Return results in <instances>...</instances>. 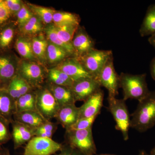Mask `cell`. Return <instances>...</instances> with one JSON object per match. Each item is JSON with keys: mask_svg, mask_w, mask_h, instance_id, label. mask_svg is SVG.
I'll return each instance as SVG.
<instances>
[{"mask_svg": "<svg viewBox=\"0 0 155 155\" xmlns=\"http://www.w3.org/2000/svg\"><path fill=\"white\" fill-rule=\"evenodd\" d=\"M104 92L100 89L92 95L79 107V119L99 115L103 106Z\"/></svg>", "mask_w": 155, "mask_h": 155, "instance_id": "7c38bea8", "label": "cell"}, {"mask_svg": "<svg viewBox=\"0 0 155 155\" xmlns=\"http://www.w3.org/2000/svg\"><path fill=\"white\" fill-rule=\"evenodd\" d=\"M47 59L50 63L54 64L61 62L70 57L64 49L49 42L47 50Z\"/></svg>", "mask_w": 155, "mask_h": 155, "instance_id": "484cf974", "label": "cell"}, {"mask_svg": "<svg viewBox=\"0 0 155 155\" xmlns=\"http://www.w3.org/2000/svg\"><path fill=\"white\" fill-rule=\"evenodd\" d=\"M54 155H85L78 150L74 148L67 143L63 144L62 148L59 153Z\"/></svg>", "mask_w": 155, "mask_h": 155, "instance_id": "ab89813d", "label": "cell"}, {"mask_svg": "<svg viewBox=\"0 0 155 155\" xmlns=\"http://www.w3.org/2000/svg\"><path fill=\"white\" fill-rule=\"evenodd\" d=\"M17 112L16 101L9 94L7 89L0 88V116L11 123Z\"/></svg>", "mask_w": 155, "mask_h": 155, "instance_id": "e0dca14e", "label": "cell"}, {"mask_svg": "<svg viewBox=\"0 0 155 155\" xmlns=\"http://www.w3.org/2000/svg\"><path fill=\"white\" fill-rule=\"evenodd\" d=\"M108 110L113 115L116 122V130L122 132L123 139L126 141L129 138L128 131L130 125L129 112L125 101L116 97L108 96Z\"/></svg>", "mask_w": 155, "mask_h": 155, "instance_id": "277c9868", "label": "cell"}, {"mask_svg": "<svg viewBox=\"0 0 155 155\" xmlns=\"http://www.w3.org/2000/svg\"><path fill=\"white\" fill-rule=\"evenodd\" d=\"M46 87L54 97L60 107L67 105L74 104L76 102L71 88L50 83Z\"/></svg>", "mask_w": 155, "mask_h": 155, "instance_id": "ac0fdd59", "label": "cell"}, {"mask_svg": "<svg viewBox=\"0 0 155 155\" xmlns=\"http://www.w3.org/2000/svg\"><path fill=\"white\" fill-rule=\"evenodd\" d=\"M63 146L52 138L34 137L26 144L22 155H54Z\"/></svg>", "mask_w": 155, "mask_h": 155, "instance_id": "52a82bcc", "label": "cell"}, {"mask_svg": "<svg viewBox=\"0 0 155 155\" xmlns=\"http://www.w3.org/2000/svg\"><path fill=\"white\" fill-rule=\"evenodd\" d=\"M3 151V148L2 147H0V155H2Z\"/></svg>", "mask_w": 155, "mask_h": 155, "instance_id": "bcb514c9", "label": "cell"}, {"mask_svg": "<svg viewBox=\"0 0 155 155\" xmlns=\"http://www.w3.org/2000/svg\"><path fill=\"white\" fill-rule=\"evenodd\" d=\"M17 15L18 24L19 27L21 28L30 20L34 15L30 10L23 4Z\"/></svg>", "mask_w": 155, "mask_h": 155, "instance_id": "e575fe53", "label": "cell"}, {"mask_svg": "<svg viewBox=\"0 0 155 155\" xmlns=\"http://www.w3.org/2000/svg\"><path fill=\"white\" fill-rule=\"evenodd\" d=\"M32 51L35 57L41 61L47 60V50L48 42L42 34L34 38L31 41Z\"/></svg>", "mask_w": 155, "mask_h": 155, "instance_id": "cb8c5ba5", "label": "cell"}, {"mask_svg": "<svg viewBox=\"0 0 155 155\" xmlns=\"http://www.w3.org/2000/svg\"><path fill=\"white\" fill-rule=\"evenodd\" d=\"M56 68L67 74L74 82L87 78H94L84 69L78 58L75 57L67 58Z\"/></svg>", "mask_w": 155, "mask_h": 155, "instance_id": "30bf717a", "label": "cell"}, {"mask_svg": "<svg viewBox=\"0 0 155 155\" xmlns=\"http://www.w3.org/2000/svg\"><path fill=\"white\" fill-rule=\"evenodd\" d=\"M11 15V13L4 1L0 0V25L6 22Z\"/></svg>", "mask_w": 155, "mask_h": 155, "instance_id": "f35d334b", "label": "cell"}, {"mask_svg": "<svg viewBox=\"0 0 155 155\" xmlns=\"http://www.w3.org/2000/svg\"><path fill=\"white\" fill-rule=\"evenodd\" d=\"M101 87L97 81L91 78L74 82L71 89L75 101L84 102Z\"/></svg>", "mask_w": 155, "mask_h": 155, "instance_id": "8fae6325", "label": "cell"}, {"mask_svg": "<svg viewBox=\"0 0 155 155\" xmlns=\"http://www.w3.org/2000/svg\"><path fill=\"white\" fill-rule=\"evenodd\" d=\"M6 5L12 14H17L22 8L23 3L20 0H5Z\"/></svg>", "mask_w": 155, "mask_h": 155, "instance_id": "8d00e7d4", "label": "cell"}, {"mask_svg": "<svg viewBox=\"0 0 155 155\" xmlns=\"http://www.w3.org/2000/svg\"><path fill=\"white\" fill-rule=\"evenodd\" d=\"M36 107L41 115L47 121L55 118L60 107L46 87L36 90Z\"/></svg>", "mask_w": 155, "mask_h": 155, "instance_id": "8992f818", "label": "cell"}, {"mask_svg": "<svg viewBox=\"0 0 155 155\" xmlns=\"http://www.w3.org/2000/svg\"><path fill=\"white\" fill-rule=\"evenodd\" d=\"M131 117L130 127L139 132H145L155 126V91H150L146 97L139 101Z\"/></svg>", "mask_w": 155, "mask_h": 155, "instance_id": "6da1fadb", "label": "cell"}, {"mask_svg": "<svg viewBox=\"0 0 155 155\" xmlns=\"http://www.w3.org/2000/svg\"><path fill=\"white\" fill-rule=\"evenodd\" d=\"M47 78L49 83L58 86L71 88L74 83V81L67 74L56 68L49 70Z\"/></svg>", "mask_w": 155, "mask_h": 155, "instance_id": "603a6c76", "label": "cell"}, {"mask_svg": "<svg viewBox=\"0 0 155 155\" xmlns=\"http://www.w3.org/2000/svg\"><path fill=\"white\" fill-rule=\"evenodd\" d=\"M54 25H79L80 19L76 14L67 12H56L53 16Z\"/></svg>", "mask_w": 155, "mask_h": 155, "instance_id": "d4e9b609", "label": "cell"}, {"mask_svg": "<svg viewBox=\"0 0 155 155\" xmlns=\"http://www.w3.org/2000/svg\"><path fill=\"white\" fill-rule=\"evenodd\" d=\"M148 41L150 44L152 45L155 48V34L150 37L148 39Z\"/></svg>", "mask_w": 155, "mask_h": 155, "instance_id": "b9f144b4", "label": "cell"}, {"mask_svg": "<svg viewBox=\"0 0 155 155\" xmlns=\"http://www.w3.org/2000/svg\"><path fill=\"white\" fill-rule=\"evenodd\" d=\"M150 72L152 78L155 81V57L153 58L150 64Z\"/></svg>", "mask_w": 155, "mask_h": 155, "instance_id": "60d3db41", "label": "cell"}, {"mask_svg": "<svg viewBox=\"0 0 155 155\" xmlns=\"http://www.w3.org/2000/svg\"><path fill=\"white\" fill-rule=\"evenodd\" d=\"M64 143L76 149L85 155H96L97 148L92 127L81 130H66Z\"/></svg>", "mask_w": 155, "mask_h": 155, "instance_id": "3957f363", "label": "cell"}, {"mask_svg": "<svg viewBox=\"0 0 155 155\" xmlns=\"http://www.w3.org/2000/svg\"><path fill=\"white\" fill-rule=\"evenodd\" d=\"M138 155H148V154L146 152L143 150H142L139 153Z\"/></svg>", "mask_w": 155, "mask_h": 155, "instance_id": "ee69618b", "label": "cell"}, {"mask_svg": "<svg viewBox=\"0 0 155 155\" xmlns=\"http://www.w3.org/2000/svg\"><path fill=\"white\" fill-rule=\"evenodd\" d=\"M16 78L17 79V86L19 88L21 96L23 95L34 91L32 87L24 79L17 75H16Z\"/></svg>", "mask_w": 155, "mask_h": 155, "instance_id": "74e56055", "label": "cell"}, {"mask_svg": "<svg viewBox=\"0 0 155 155\" xmlns=\"http://www.w3.org/2000/svg\"><path fill=\"white\" fill-rule=\"evenodd\" d=\"M72 44L76 58H79L95 48L94 40L79 26L73 37Z\"/></svg>", "mask_w": 155, "mask_h": 155, "instance_id": "5bb4252c", "label": "cell"}, {"mask_svg": "<svg viewBox=\"0 0 155 155\" xmlns=\"http://www.w3.org/2000/svg\"><path fill=\"white\" fill-rule=\"evenodd\" d=\"M112 55L113 53L110 50L94 48L77 58L86 71L97 80L106 63Z\"/></svg>", "mask_w": 155, "mask_h": 155, "instance_id": "5b68a950", "label": "cell"}, {"mask_svg": "<svg viewBox=\"0 0 155 155\" xmlns=\"http://www.w3.org/2000/svg\"><path fill=\"white\" fill-rule=\"evenodd\" d=\"M96 155H116L110 154H101Z\"/></svg>", "mask_w": 155, "mask_h": 155, "instance_id": "7dc6e473", "label": "cell"}, {"mask_svg": "<svg viewBox=\"0 0 155 155\" xmlns=\"http://www.w3.org/2000/svg\"><path fill=\"white\" fill-rule=\"evenodd\" d=\"M7 90L11 97L16 102L21 96L19 92V88L17 86L16 76L13 78L9 84Z\"/></svg>", "mask_w": 155, "mask_h": 155, "instance_id": "d590c367", "label": "cell"}, {"mask_svg": "<svg viewBox=\"0 0 155 155\" xmlns=\"http://www.w3.org/2000/svg\"><path fill=\"white\" fill-rule=\"evenodd\" d=\"M10 122L0 116V147L7 143L12 139L9 129Z\"/></svg>", "mask_w": 155, "mask_h": 155, "instance_id": "d6a6232c", "label": "cell"}, {"mask_svg": "<svg viewBox=\"0 0 155 155\" xmlns=\"http://www.w3.org/2000/svg\"><path fill=\"white\" fill-rule=\"evenodd\" d=\"M17 75L25 80L33 89L42 87L45 75L38 64L30 61H22L17 69Z\"/></svg>", "mask_w": 155, "mask_h": 155, "instance_id": "ba28073f", "label": "cell"}, {"mask_svg": "<svg viewBox=\"0 0 155 155\" xmlns=\"http://www.w3.org/2000/svg\"><path fill=\"white\" fill-rule=\"evenodd\" d=\"M16 113L26 111L38 112L36 107V91H33L21 96L16 101Z\"/></svg>", "mask_w": 155, "mask_h": 155, "instance_id": "7402d4cb", "label": "cell"}, {"mask_svg": "<svg viewBox=\"0 0 155 155\" xmlns=\"http://www.w3.org/2000/svg\"><path fill=\"white\" fill-rule=\"evenodd\" d=\"M58 123L47 121L35 129V137L52 138L58 128Z\"/></svg>", "mask_w": 155, "mask_h": 155, "instance_id": "f546056e", "label": "cell"}, {"mask_svg": "<svg viewBox=\"0 0 155 155\" xmlns=\"http://www.w3.org/2000/svg\"><path fill=\"white\" fill-rule=\"evenodd\" d=\"M97 80L101 87L107 90L108 96L116 97L119 94V75L114 67L113 55L108 59Z\"/></svg>", "mask_w": 155, "mask_h": 155, "instance_id": "9c48e42d", "label": "cell"}, {"mask_svg": "<svg viewBox=\"0 0 155 155\" xmlns=\"http://www.w3.org/2000/svg\"><path fill=\"white\" fill-rule=\"evenodd\" d=\"M13 119L33 128H37L47 121L38 112L33 111L16 113L13 116Z\"/></svg>", "mask_w": 155, "mask_h": 155, "instance_id": "d6986e66", "label": "cell"}, {"mask_svg": "<svg viewBox=\"0 0 155 155\" xmlns=\"http://www.w3.org/2000/svg\"><path fill=\"white\" fill-rule=\"evenodd\" d=\"M2 155H11L9 150L5 148H3V151Z\"/></svg>", "mask_w": 155, "mask_h": 155, "instance_id": "7bdbcfd3", "label": "cell"}, {"mask_svg": "<svg viewBox=\"0 0 155 155\" xmlns=\"http://www.w3.org/2000/svg\"><path fill=\"white\" fill-rule=\"evenodd\" d=\"M139 33L141 37L155 34V4L149 6L140 28Z\"/></svg>", "mask_w": 155, "mask_h": 155, "instance_id": "ffe728a7", "label": "cell"}, {"mask_svg": "<svg viewBox=\"0 0 155 155\" xmlns=\"http://www.w3.org/2000/svg\"><path fill=\"white\" fill-rule=\"evenodd\" d=\"M79 26V25H55V27L59 38L64 42L72 44V39Z\"/></svg>", "mask_w": 155, "mask_h": 155, "instance_id": "83f0119b", "label": "cell"}, {"mask_svg": "<svg viewBox=\"0 0 155 155\" xmlns=\"http://www.w3.org/2000/svg\"><path fill=\"white\" fill-rule=\"evenodd\" d=\"M147 74L132 75L122 72L119 75V88L123 91V99L141 101L150 92L146 81Z\"/></svg>", "mask_w": 155, "mask_h": 155, "instance_id": "7a4b0ae2", "label": "cell"}, {"mask_svg": "<svg viewBox=\"0 0 155 155\" xmlns=\"http://www.w3.org/2000/svg\"><path fill=\"white\" fill-rule=\"evenodd\" d=\"M17 72L16 63L12 56H0V88L7 89Z\"/></svg>", "mask_w": 155, "mask_h": 155, "instance_id": "9a60e30c", "label": "cell"}, {"mask_svg": "<svg viewBox=\"0 0 155 155\" xmlns=\"http://www.w3.org/2000/svg\"><path fill=\"white\" fill-rule=\"evenodd\" d=\"M45 31L50 42L64 49L68 53L69 56H74L76 58L75 50L72 44L64 42L59 38L54 25L51 24L48 25L45 28Z\"/></svg>", "mask_w": 155, "mask_h": 155, "instance_id": "44dd1931", "label": "cell"}, {"mask_svg": "<svg viewBox=\"0 0 155 155\" xmlns=\"http://www.w3.org/2000/svg\"><path fill=\"white\" fill-rule=\"evenodd\" d=\"M15 48L19 54L26 60L32 61L35 58L31 42L27 39L19 37L15 42Z\"/></svg>", "mask_w": 155, "mask_h": 155, "instance_id": "4316f807", "label": "cell"}, {"mask_svg": "<svg viewBox=\"0 0 155 155\" xmlns=\"http://www.w3.org/2000/svg\"><path fill=\"white\" fill-rule=\"evenodd\" d=\"M11 124L12 131L11 137L14 149L21 147L35 137V129L13 120Z\"/></svg>", "mask_w": 155, "mask_h": 155, "instance_id": "4fadbf2b", "label": "cell"}, {"mask_svg": "<svg viewBox=\"0 0 155 155\" xmlns=\"http://www.w3.org/2000/svg\"><path fill=\"white\" fill-rule=\"evenodd\" d=\"M41 20L36 16H33L24 26L20 28L23 33L27 35H35L42 30Z\"/></svg>", "mask_w": 155, "mask_h": 155, "instance_id": "4dcf8cb0", "label": "cell"}, {"mask_svg": "<svg viewBox=\"0 0 155 155\" xmlns=\"http://www.w3.org/2000/svg\"><path fill=\"white\" fill-rule=\"evenodd\" d=\"M148 155H155V146L151 150L150 154H148Z\"/></svg>", "mask_w": 155, "mask_h": 155, "instance_id": "f6af8a7d", "label": "cell"}, {"mask_svg": "<svg viewBox=\"0 0 155 155\" xmlns=\"http://www.w3.org/2000/svg\"><path fill=\"white\" fill-rule=\"evenodd\" d=\"M98 115H96L89 117V118H81L77 120L74 125H72L70 128L67 129L72 130H85L92 127L94 122L96 119Z\"/></svg>", "mask_w": 155, "mask_h": 155, "instance_id": "836d02e7", "label": "cell"}, {"mask_svg": "<svg viewBox=\"0 0 155 155\" xmlns=\"http://www.w3.org/2000/svg\"><path fill=\"white\" fill-rule=\"evenodd\" d=\"M31 10L36 17L45 24H49L53 22V16L55 11L49 8L35 5H29Z\"/></svg>", "mask_w": 155, "mask_h": 155, "instance_id": "f1b7e54d", "label": "cell"}, {"mask_svg": "<svg viewBox=\"0 0 155 155\" xmlns=\"http://www.w3.org/2000/svg\"><path fill=\"white\" fill-rule=\"evenodd\" d=\"M14 29L11 25L6 26L0 31V48L6 49L9 48L13 40Z\"/></svg>", "mask_w": 155, "mask_h": 155, "instance_id": "1f68e13d", "label": "cell"}, {"mask_svg": "<svg viewBox=\"0 0 155 155\" xmlns=\"http://www.w3.org/2000/svg\"><path fill=\"white\" fill-rule=\"evenodd\" d=\"M79 116V108L74 104L61 107L55 119L58 125H62L67 130L77 122Z\"/></svg>", "mask_w": 155, "mask_h": 155, "instance_id": "2e32d148", "label": "cell"}]
</instances>
